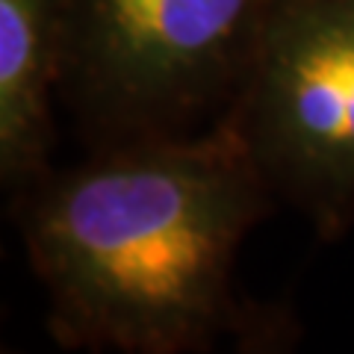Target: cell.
Here are the masks:
<instances>
[{
	"label": "cell",
	"mask_w": 354,
	"mask_h": 354,
	"mask_svg": "<svg viewBox=\"0 0 354 354\" xmlns=\"http://www.w3.org/2000/svg\"><path fill=\"white\" fill-rule=\"evenodd\" d=\"M15 201L62 346L186 354L230 334L248 339L234 269L272 192L225 118L95 148Z\"/></svg>",
	"instance_id": "cell-1"
},
{
	"label": "cell",
	"mask_w": 354,
	"mask_h": 354,
	"mask_svg": "<svg viewBox=\"0 0 354 354\" xmlns=\"http://www.w3.org/2000/svg\"><path fill=\"white\" fill-rule=\"evenodd\" d=\"M278 0H62V95L92 148L218 124Z\"/></svg>",
	"instance_id": "cell-2"
},
{
	"label": "cell",
	"mask_w": 354,
	"mask_h": 354,
	"mask_svg": "<svg viewBox=\"0 0 354 354\" xmlns=\"http://www.w3.org/2000/svg\"><path fill=\"white\" fill-rule=\"evenodd\" d=\"M225 121L322 236L354 218V0H278Z\"/></svg>",
	"instance_id": "cell-3"
},
{
	"label": "cell",
	"mask_w": 354,
	"mask_h": 354,
	"mask_svg": "<svg viewBox=\"0 0 354 354\" xmlns=\"http://www.w3.org/2000/svg\"><path fill=\"white\" fill-rule=\"evenodd\" d=\"M62 86V0H0V177L12 192L50 171Z\"/></svg>",
	"instance_id": "cell-4"
}]
</instances>
